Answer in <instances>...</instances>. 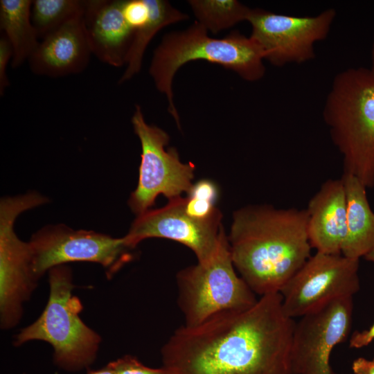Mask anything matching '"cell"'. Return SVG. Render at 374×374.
I'll return each mask as SVG.
<instances>
[{"instance_id": "cell-1", "label": "cell", "mask_w": 374, "mask_h": 374, "mask_svg": "<svg viewBox=\"0 0 374 374\" xmlns=\"http://www.w3.org/2000/svg\"><path fill=\"white\" fill-rule=\"evenodd\" d=\"M295 323L280 293L265 294L249 308L177 329L161 348L162 366L172 374H293Z\"/></svg>"}, {"instance_id": "cell-2", "label": "cell", "mask_w": 374, "mask_h": 374, "mask_svg": "<svg viewBox=\"0 0 374 374\" xmlns=\"http://www.w3.org/2000/svg\"><path fill=\"white\" fill-rule=\"evenodd\" d=\"M306 208L251 205L238 210L228 238L235 268L261 296L280 292L312 256Z\"/></svg>"}, {"instance_id": "cell-3", "label": "cell", "mask_w": 374, "mask_h": 374, "mask_svg": "<svg viewBox=\"0 0 374 374\" xmlns=\"http://www.w3.org/2000/svg\"><path fill=\"white\" fill-rule=\"evenodd\" d=\"M323 118L343 159L344 172L374 186V73L350 68L334 78Z\"/></svg>"}, {"instance_id": "cell-4", "label": "cell", "mask_w": 374, "mask_h": 374, "mask_svg": "<svg viewBox=\"0 0 374 374\" xmlns=\"http://www.w3.org/2000/svg\"><path fill=\"white\" fill-rule=\"evenodd\" d=\"M207 29L195 21L187 29L166 34L154 50L149 73L157 89L166 95L170 114L179 125L174 104L172 80L178 69L194 60H206L233 71L249 82L265 75L263 53L249 36L233 31L222 39L208 36Z\"/></svg>"}, {"instance_id": "cell-5", "label": "cell", "mask_w": 374, "mask_h": 374, "mask_svg": "<svg viewBox=\"0 0 374 374\" xmlns=\"http://www.w3.org/2000/svg\"><path fill=\"white\" fill-rule=\"evenodd\" d=\"M49 296L40 316L22 328L13 344L20 346L30 341L47 342L53 348V361L68 372L89 369L96 359L101 337L80 317V299L73 294L75 285L66 265L48 270Z\"/></svg>"}, {"instance_id": "cell-6", "label": "cell", "mask_w": 374, "mask_h": 374, "mask_svg": "<svg viewBox=\"0 0 374 374\" xmlns=\"http://www.w3.org/2000/svg\"><path fill=\"white\" fill-rule=\"evenodd\" d=\"M177 284L178 303L186 326L199 325L224 312L249 308L258 301L235 272L224 233L212 258L179 271Z\"/></svg>"}, {"instance_id": "cell-7", "label": "cell", "mask_w": 374, "mask_h": 374, "mask_svg": "<svg viewBox=\"0 0 374 374\" xmlns=\"http://www.w3.org/2000/svg\"><path fill=\"white\" fill-rule=\"evenodd\" d=\"M47 199L37 193L3 197L0 202V323L8 330L15 327L39 278L33 269L29 242L21 240L14 229L22 212L38 206Z\"/></svg>"}, {"instance_id": "cell-8", "label": "cell", "mask_w": 374, "mask_h": 374, "mask_svg": "<svg viewBox=\"0 0 374 374\" xmlns=\"http://www.w3.org/2000/svg\"><path fill=\"white\" fill-rule=\"evenodd\" d=\"M141 145L139 182L128 204L139 215L154 204L159 195L168 199L188 193L193 186L195 166L182 163L175 148L166 150L170 137L162 129L148 124L141 107L136 105L131 119Z\"/></svg>"}, {"instance_id": "cell-9", "label": "cell", "mask_w": 374, "mask_h": 374, "mask_svg": "<svg viewBox=\"0 0 374 374\" xmlns=\"http://www.w3.org/2000/svg\"><path fill=\"white\" fill-rule=\"evenodd\" d=\"M28 242L33 269L39 278L51 268L71 262L100 264L110 278L132 258V249L126 245L123 237L74 230L64 224L44 226Z\"/></svg>"}, {"instance_id": "cell-10", "label": "cell", "mask_w": 374, "mask_h": 374, "mask_svg": "<svg viewBox=\"0 0 374 374\" xmlns=\"http://www.w3.org/2000/svg\"><path fill=\"white\" fill-rule=\"evenodd\" d=\"M359 259L317 252L280 291L285 314L301 317L341 298L353 297L360 289Z\"/></svg>"}, {"instance_id": "cell-11", "label": "cell", "mask_w": 374, "mask_h": 374, "mask_svg": "<svg viewBox=\"0 0 374 374\" xmlns=\"http://www.w3.org/2000/svg\"><path fill=\"white\" fill-rule=\"evenodd\" d=\"M336 15L333 8L310 17L253 8L247 21L251 26L250 37L261 48L265 60L283 66L314 59V44L327 37Z\"/></svg>"}, {"instance_id": "cell-12", "label": "cell", "mask_w": 374, "mask_h": 374, "mask_svg": "<svg viewBox=\"0 0 374 374\" xmlns=\"http://www.w3.org/2000/svg\"><path fill=\"white\" fill-rule=\"evenodd\" d=\"M221 213L209 219L189 214L186 199L181 196L169 199L158 209H149L137 215L123 237L126 245L134 249L142 240L161 238L174 240L190 249L198 262L208 261L217 252L224 230Z\"/></svg>"}, {"instance_id": "cell-13", "label": "cell", "mask_w": 374, "mask_h": 374, "mask_svg": "<svg viewBox=\"0 0 374 374\" xmlns=\"http://www.w3.org/2000/svg\"><path fill=\"white\" fill-rule=\"evenodd\" d=\"M353 297L334 300L295 323L291 345L293 374H336L330 360L334 348L350 331Z\"/></svg>"}, {"instance_id": "cell-14", "label": "cell", "mask_w": 374, "mask_h": 374, "mask_svg": "<svg viewBox=\"0 0 374 374\" xmlns=\"http://www.w3.org/2000/svg\"><path fill=\"white\" fill-rule=\"evenodd\" d=\"M123 0L87 1L82 21L93 55L112 66L125 65L134 30L126 22Z\"/></svg>"}, {"instance_id": "cell-15", "label": "cell", "mask_w": 374, "mask_h": 374, "mask_svg": "<svg viewBox=\"0 0 374 374\" xmlns=\"http://www.w3.org/2000/svg\"><path fill=\"white\" fill-rule=\"evenodd\" d=\"M91 54L82 16L42 39L28 62L35 75L59 78L81 73Z\"/></svg>"}, {"instance_id": "cell-16", "label": "cell", "mask_w": 374, "mask_h": 374, "mask_svg": "<svg viewBox=\"0 0 374 374\" xmlns=\"http://www.w3.org/2000/svg\"><path fill=\"white\" fill-rule=\"evenodd\" d=\"M308 234L317 252L341 254L346 238V199L341 178L325 181L310 199Z\"/></svg>"}, {"instance_id": "cell-17", "label": "cell", "mask_w": 374, "mask_h": 374, "mask_svg": "<svg viewBox=\"0 0 374 374\" xmlns=\"http://www.w3.org/2000/svg\"><path fill=\"white\" fill-rule=\"evenodd\" d=\"M341 178L346 199V238L341 254L359 260L374 247V212L365 186L348 173L343 172Z\"/></svg>"}, {"instance_id": "cell-18", "label": "cell", "mask_w": 374, "mask_h": 374, "mask_svg": "<svg viewBox=\"0 0 374 374\" xmlns=\"http://www.w3.org/2000/svg\"><path fill=\"white\" fill-rule=\"evenodd\" d=\"M31 0H1L0 29L12 48L11 66L28 60L39 42L31 21Z\"/></svg>"}, {"instance_id": "cell-19", "label": "cell", "mask_w": 374, "mask_h": 374, "mask_svg": "<svg viewBox=\"0 0 374 374\" xmlns=\"http://www.w3.org/2000/svg\"><path fill=\"white\" fill-rule=\"evenodd\" d=\"M150 10L148 21L134 31V38L125 60V70L118 80L123 84L141 70L145 51L151 39L161 28L187 20L188 16L175 8L165 0H148Z\"/></svg>"}, {"instance_id": "cell-20", "label": "cell", "mask_w": 374, "mask_h": 374, "mask_svg": "<svg viewBox=\"0 0 374 374\" xmlns=\"http://www.w3.org/2000/svg\"><path fill=\"white\" fill-rule=\"evenodd\" d=\"M188 3L197 21L213 34L247 21L251 9L235 0H190Z\"/></svg>"}, {"instance_id": "cell-21", "label": "cell", "mask_w": 374, "mask_h": 374, "mask_svg": "<svg viewBox=\"0 0 374 374\" xmlns=\"http://www.w3.org/2000/svg\"><path fill=\"white\" fill-rule=\"evenodd\" d=\"M87 1L34 0L31 21L39 39H44L70 20L83 16Z\"/></svg>"}, {"instance_id": "cell-22", "label": "cell", "mask_w": 374, "mask_h": 374, "mask_svg": "<svg viewBox=\"0 0 374 374\" xmlns=\"http://www.w3.org/2000/svg\"><path fill=\"white\" fill-rule=\"evenodd\" d=\"M115 374H172L165 367L150 368L141 363L136 357L127 355L107 364Z\"/></svg>"}, {"instance_id": "cell-23", "label": "cell", "mask_w": 374, "mask_h": 374, "mask_svg": "<svg viewBox=\"0 0 374 374\" xmlns=\"http://www.w3.org/2000/svg\"><path fill=\"white\" fill-rule=\"evenodd\" d=\"M122 10L126 22L134 31L150 18L148 0H123Z\"/></svg>"}, {"instance_id": "cell-24", "label": "cell", "mask_w": 374, "mask_h": 374, "mask_svg": "<svg viewBox=\"0 0 374 374\" xmlns=\"http://www.w3.org/2000/svg\"><path fill=\"white\" fill-rule=\"evenodd\" d=\"M12 58V46L3 33L0 37V94L3 96L6 89L10 85L6 74V69L10 60Z\"/></svg>"}, {"instance_id": "cell-25", "label": "cell", "mask_w": 374, "mask_h": 374, "mask_svg": "<svg viewBox=\"0 0 374 374\" xmlns=\"http://www.w3.org/2000/svg\"><path fill=\"white\" fill-rule=\"evenodd\" d=\"M374 340V323L364 331H356L350 337L349 346L353 348H362L369 345Z\"/></svg>"}, {"instance_id": "cell-26", "label": "cell", "mask_w": 374, "mask_h": 374, "mask_svg": "<svg viewBox=\"0 0 374 374\" xmlns=\"http://www.w3.org/2000/svg\"><path fill=\"white\" fill-rule=\"evenodd\" d=\"M354 374H374V359L358 357L352 364Z\"/></svg>"}, {"instance_id": "cell-27", "label": "cell", "mask_w": 374, "mask_h": 374, "mask_svg": "<svg viewBox=\"0 0 374 374\" xmlns=\"http://www.w3.org/2000/svg\"><path fill=\"white\" fill-rule=\"evenodd\" d=\"M86 374H115L114 371L106 365L100 369H88Z\"/></svg>"}, {"instance_id": "cell-28", "label": "cell", "mask_w": 374, "mask_h": 374, "mask_svg": "<svg viewBox=\"0 0 374 374\" xmlns=\"http://www.w3.org/2000/svg\"><path fill=\"white\" fill-rule=\"evenodd\" d=\"M364 258L370 262H374V247Z\"/></svg>"}, {"instance_id": "cell-29", "label": "cell", "mask_w": 374, "mask_h": 374, "mask_svg": "<svg viewBox=\"0 0 374 374\" xmlns=\"http://www.w3.org/2000/svg\"><path fill=\"white\" fill-rule=\"evenodd\" d=\"M370 70L374 73V37L371 50V66Z\"/></svg>"}]
</instances>
